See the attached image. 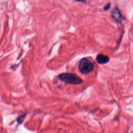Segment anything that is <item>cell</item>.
Returning a JSON list of instances; mask_svg holds the SVG:
<instances>
[{"label": "cell", "mask_w": 133, "mask_h": 133, "mask_svg": "<svg viewBox=\"0 0 133 133\" xmlns=\"http://www.w3.org/2000/svg\"><path fill=\"white\" fill-rule=\"evenodd\" d=\"M111 16L112 18L118 23H121L123 20V17L119 10L117 7H115L111 11Z\"/></svg>", "instance_id": "obj_3"}, {"label": "cell", "mask_w": 133, "mask_h": 133, "mask_svg": "<svg viewBox=\"0 0 133 133\" xmlns=\"http://www.w3.org/2000/svg\"><path fill=\"white\" fill-rule=\"evenodd\" d=\"M75 1H76V2H79L86 3V1L85 0H75Z\"/></svg>", "instance_id": "obj_7"}, {"label": "cell", "mask_w": 133, "mask_h": 133, "mask_svg": "<svg viewBox=\"0 0 133 133\" xmlns=\"http://www.w3.org/2000/svg\"><path fill=\"white\" fill-rule=\"evenodd\" d=\"M110 60L109 57L103 54H99L96 57V61L97 62L100 64H103L108 63Z\"/></svg>", "instance_id": "obj_4"}, {"label": "cell", "mask_w": 133, "mask_h": 133, "mask_svg": "<svg viewBox=\"0 0 133 133\" xmlns=\"http://www.w3.org/2000/svg\"><path fill=\"white\" fill-rule=\"evenodd\" d=\"M110 5H111L110 3H108V4H107L105 5V6L104 7V9L105 10H107L109 9L110 8Z\"/></svg>", "instance_id": "obj_6"}, {"label": "cell", "mask_w": 133, "mask_h": 133, "mask_svg": "<svg viewBox=\"0 0 133 133\" xmlns=\"http://www.w3.org/2000/svg\"><path fill=\"white\" fill-rule=\"evenodd\" d=\"M58 78L61 81L72 85H79L83 83V80L76 74L72 73H63L59 74Z\"/></svg>", "instance_id": "obj_1"}, {"label": "cell", "mask_w": 133, "mask_h": 133, "mask_svg": "<svg viewBox=\"0 0 133 133\" xmlns=\"http://www.w3.org/2000/svg\"><path fill=\"white\" fill-rule=\"evenodd\" d=\"M78 69L81 74H88L93 70L94 64L87 58H83L79 61Z\"/></svg>", "instance_id": "obj_2"}, {"label": "cell", "mask_w": 133, "mask_h": 133, "mask_svg": "<svg viewBox=\"0 0 133 133\" xmlns=\"http://www.w3.org/2000/svg\"><path fill=\"white\" fill-rule=\"evenodd\" d=\"M25 116V115H22V116H20V117H19L18 118H17V122H19V124H21L22 123L23 119H24V116Z\"/></svg>", "instance_id": "obj_5"}]
</instances>
